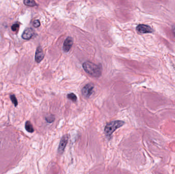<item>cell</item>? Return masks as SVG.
Returning <instances> with one entry per match:
<instances>
[{"mask_svg": "<svg viewBox=\"0 0 175 174\" xmlns=\"http://www.w3.org/2000/svg\"><path fill=\"white\" fill-rule=\"evenodd\" d=\"M83 68L89 75L94 77H99L101 76L102 68L101 65H97L89 61L85 62L83 65Z\"/></svg>", "mask_w": 175, "mask_h": 174, "instance_id": "obj_1", "label": "cell"}, {"mask_svg": "<svg viewBox=\"0 0 175 174\" xmlns=\"http://www.w3.org/2000/svg\"><path fill=\"white\" fill-rule=\"evenodd\" d=\"M125 122L122 121H114L108 123L104 129V133L107 136L110 137L117 129L123 126Z\"/></svg>", "mask_w": 175, "mask_h": 174, "instance_id": "obj_2", "label": "cell"}, {"mask_svg": "<svg viewBox=\"0 0 175 174\" xmlns=\"http://www.w3.org/2000/svg\"><path fill=\"white\" fill-rule=\"evenodd\" d=\"M93 88H94L93 84L91 83L87 84L83 88L82 94L85 97L89 98L92 94Z\"/></svg>", "mask_w": 175, "mask_h": 174, "instance_id": "obj_3", "label": "cell"}, {"mask_svg": "<svg viewBox=\"0 0 175 174\" xmlns=\"http://www.w3.org/2000/svg\"><path fill=\"white\" fill-rule=\"evenodd\" d=\"M136 30L138 32L143 33V34L150 33L153 31L150 26L148 25H143V24H140L137 26Z\"/></svg>", "mask_w": 175, "mask_h": 174, "instance_id": "obj_4", "label": "cell"}, {"mask_svg": "<svg viewBox=\"0 0 175 174\" xmlns=\"http://www.w3.org/2000/svg\"><path fill=\"white\" fill-rule=\"evenodd\" d=\"M68 136L67 135H64L60 142V145L58 147V152L60 154H62L64 151V150L65 149L66 145L68 143Z\"/></svg>", "mask_w": 175, "mask_h": 174, "instance_id": "obj_5", "label": "cell"}, {"mask_svg": "<svg viewBox=\"0 0 175 174\" xmlns=\"http://www.w3.org/2000/svg\"><path fill=\"white\" fill-rule=\"evenodd\" d=\"M73 44V40L71 37H68V38L66 39L65 41L64 42L63 47V50L65 52H68L71 49L72 46Z\"/></svg>", "mask_w": 175, "mask_h": 174, "instance_id": "obj_6", "label": "cell"}, {"mask_svg": "<svg viewBox=\"0 0 175 174\" xmlns=\"http://www.w3.org/2000/svg\"><path fill=\"white\" fill-rule=\"evenodd\" d=\"M44 57V53L42 51V49L40 46H39L38 48H37L35 56V61L37 63H40V61H42L43 58Z\"/></svg>", "mask_w": 175, "mask_h": 174, "instance_id": "obj_7", "label": "cell"}, {"mask_svg": "<svg viewBox=\"0 0 175 174\" xmlns=\"http://www.w3.org/2000/svg\"><path fill=\"white\" fill-rule=\"evenodd\" d=\"M34 34H35V32L33 30L32 28H29L25 29L22 37V38L24 39L29 40L32 38V37L33 36Z\"/></svg>", "mask_w": 175, "mask_h": 174, "instance_id": "obj_8", "label": "cell"}, {"mask_svg": "<svg viewBox=\"0 0 175 174\" xmlns=\"http://www.w3.org/2000/svg\"><path fill=\"white\" fill-rule=\"evenodd\" d=\"M25 129L28 132L30 133H32L34 132V129L32 126V125L29 121H27L25 124Z\"/></svg>", "mask_w": 175, "mask_h": 174, "instance_id": "obj_9", "label": "cell"}, {"mask_svg": "<svg viewBox=\"0 0 175 174\" xmlns=\"http://www.w3.org/2000/svg\"><path fill=\"white\" fill-rule=\"evenodd\" d=\"M24 3L25 5L30 6V7H33V6L37 5L35 2V1H33V0H25L24 1Z\"/></svg>", "mask_w": 175, "mask_h": 174, "instance_id": "obj_10", "label": "cell"}, {"mask_svg": "<svg viewBox=\"0 0 175 174\" xmlns=\"http://www.w3.org/2000/svg\"><path fill=\"white\" fill-rule=\"evenodd\" d=\"M67 97L69 99L71 100L73 102H75L77 100V97L75 94H73V93L68 94L67 95Z\"/></svg>", "mask_w": 175, "mask_h": 174, "instance_id": "obj_11", "label": "cell"}, {"mask_svg": "<svg viewBox=\"0 0 175 174\" xmlns=\"http://www.w3.org/2000/svg\"><path fill=\"white\" fill-rule=\"evenodd\" d=\"M10 98L12 100V102L14 103V105L16 107L18 103H17V100L16 98V96H14V95H12L10 96Z\"/></svg>", "mask_w": 175, "mask_h": 174, "instance_id": "obj_12", "label": "cell"}, {"mask_svg": "<svg viewBox=\"0 0 175 174\" xmlns=\"http://www.w3.org/2000/svg\"><path fill=\"white\" fill-rule=\"evenodd\" d=\"M54 117L53 115H50L49 116H48V117H47L46 118V121L49 122H52L54 121Z\"/></svg>", "mask_w": 175, "mask_h": 174, "instance_id": "obj_13", "label": "cell"}, {"mask_svg": "<svg viewBox=\"0 0 175 174\" xmlns=\"http://www.w3.org/2000/svg\"><path fill=\"white\" fill-rule=\"evenodd\" d=\"M40 21H39V20L37 19L33 21V26L35 28H38L40 26Z\"/></svg>", "mask_w": 175, "mask_h": 174, "instance_id": "obj_14", "label": "cell"}, {"mask_svg": "<svg viewBox=\"0 0 175 174\" xmlns=\"http://www.w3.org/2000/svg\"><path fill=\"white\" fill-rule=\"evenodd\" d=\"M19 24H17V23L14 24V25L12 26V30L13 31H16L17 30L19 29Z\"/></svg>", "mask_w": 175, "mask_h": 174, "instance_id": "obj_15", "label": "cell"}, {"mask_svg": "<svg viewBox=\"0 0 175 174\" xmlns=\"http://www.w3.org/2000/svg\"><path fill=\"white\" fill-rule=\"evenodd\" d=\"M173 33L175 37V26H174L173 28Z\"/></svg>", "mask_w": 175, "mask_h": 174, "instance_id": "obj_16", "label": "cell"}]
</instances>
